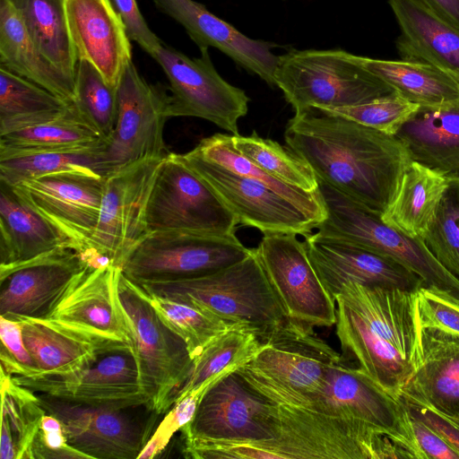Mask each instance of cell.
<instances>
[{
	"label": "cell",
	"mask_w": 459,
	"mask_h": 459,
	"mask_svg": "<svg viewBox=\"0 0 459 459\" xmlns=\"http://www.w3.org/2000/svg\"><path fill=\"white\" fill-rule=\"evenodd\" d=\"M284 139L317 178L380 217L411 162L394 136L318 108L296 113Z\"/></svg>",
	"instance_id": "6da1fadb"
},
{
	"label": "cell",
	"mask_w": 459,
	"mask_h": 459,
	"mask_svg": "<svg viewBox=\"0 0 459 459\" xmlns=\"http://www.w3.org/2000/svg\"><path fill=\"white\" fill-rule=\"evenodd\" d=\"M264 459H420L408 444L358 420L275 405Z\"/></svg>",
	"instance_id": "7a4b0ae2"
},
{
	"label": "cell",
	"mask_w": 459,
	"mask_h": 459,
	"mask_svg": "<svg viewBox=\"0 0 459 459\" xmlns=\"http://www.w3.org/2000/svg\"><path fill=\"white\" fill-rule=\"evenodd\" d=\"M137 285L147 293L189 305L231 325L249 327L261 335L290 320L271 287L255 248L245 259L205 276Z\"/></svg>",
	"instance_id": "3957f363"
},
{
	"label": "cell",
	"mask_w": 459,
	"mask_h": 459,
	"mask_svg": "<svg viewBox=\"0 0 459 459\" xmlns=\"http://www.w3.org/2000/svg\"><path fill=\"white\" fill-rule=\"evenodd\" d=\"M342 359L313 326L290 320L269 333L265 346L236 371L270 403L309 408L329 368Z\"/></svg>",
	"instance_id": "277c9868"
},
{
	"label": "cell",
	"mask_w": 459,
	"mask_h": 459,
	"mask_svg": "<svg viewBox=\"0 0 459 459\" xmlns=\"http://www.w3.org/2000/svg\"><path fill=\"white\" fill-rule=\"evenodd\" d=\"M274 79L295 114L363 104L394 92L356 55L342 49L290 50L279 56Z\"/></svg>",
	"instance_id": "5b68a950"
},
{
	"label": "cell",
	"mask_w": 459,
	"mask_h": 459,
	"mask_svg": "<svg viewBox=\"0 0 459 459\" xmlns=\"http://www.w3.org/2000/svg\"><path fill=\"white\" fill-rule=\"evenodd\" d=\"M317 184L325 211L324 221L316 228L317 233L393 258L415 273L424 285L459 298V280L437 262L421 238L408 237L385 224L380 216L319 178Z\"/></svg>",
	"instance_id": "8992f818"
},
{
	"label": "cell",
	"mask_w": 459,
	"mask_h": 459,
	"mask_svg": "<svg viewBox=\"0 0 459 459\" xmlns=\"http://www.w3.org/2000/svg\"><path fill=\"white\" fill-rule=\"evenodd\" d=\"M117 295L143 388L152 409L162 414L169 395L186 378L193 359L183 339L160 319L146 292L121 269Z\"/></svg>",
	"instance_id": "52a82bcc"
},
{
	"label": "cell",
	"mask_w": 459,
	"mask_h": 459,
	"mask_svg": "<svg viewBox=\"0 0 459 459\" xmlns=\"http://www.w3.org/2000/svg\"><path fill=\"white\" fill-rule=\"evenodd\" d=\"M251 251L236 235L155 231L134 247L121 270L136 284L188 280L229 267Z\"/></svg>",
	"instance_id": "ba28073f"
},
{
	"label": "cell",
	"mask_w": 459,
	"mask_h": 459,
	"mask_svg": "<svg viewBox=\"0 0 459 459\" xmlns=\"http://www.w3.org/2000/svg\"><path fill=\"white\" fill-rule=\"evenodd\" d=\"M237 217L186 163L169 152L162 160L149 198L148 233L184 231L212 236L235 235Z\"/></svg>",
	"instance_id": "9c48e42d"
},
{
	"label": "cell",
	"mask_w": 459,
	"mask_h": 459,
	"mask_svg": "<svg viewBox=\"0 0 459 459\" xmlns=\"http://www.w3.org/2000/svg\"><path fill=\"white\" fill-rule=\"evenodd\" d=\"M38 395L61 421L68 444L86 458L137 459L160 415L147 404L116 408Z\"/></svg>",
	"instance_id": "30bf717a"
},
{
	"label": "cell",
	"mask_w": 459,
	"mask_h": 459,
	"mask_svg": "<svg viewBox=\"0 0 459 459\" xmlns=\"http://www.w3.org/2000/svg\"><path fill=\"white\" fill-rule=\"evenodd\" d=\"M208 50L190 57L162 42L152 56L169 82V116L203 118L239 134L238 121L247 115L249 98L220 75Z\"/></svg>",
	"instance_id": "8fae6325"
},
{
	"label": "cell",
	"mask_w": 459,
	"mask_h": 459,
	"mask_svg": "<svg viewBox=\"0 0 459 459\" xmlns=\"http://www.w3.org/2000/svg\"><path fill=\"white\" fill-rule=\"evenodd\" d=\"M164 158L140 160L106 177L98 223L81 256H105L122 267L130 251L148 234L149 198Z\"/></svg>",
	"instance_id": "7c38bea8"
},
{
	"label": "cell",
	"mask_w": 459,
	"mask_h": 459,
	"mask_svg": "<svg viewBox=\"0 0 459 459\" xmlns=\"http://www.w3.org/2000/svg\"><path fill=\"white\" fill-rule=\"evenodd\" d=\"M117 95V123L103 156L107 177L137 160L164 158L169 153L163 139L169 118V95L149 84L132 60L121 72Z\"/></svg>",
	"instance_id": "4fadbf2b"
},
{
	"label": "cell",
	"mask_w": 459,
	"mask_h": 459,
	"mask_svg": "<svg viewBox=\"0 0 459 459\" xmlns=\"http://www.w3.org/2000/svg\"><path fill=\"white\" fill-rule=\"evenodd\" d=\"M287 316L313 327L336 323V303L322 284L304 241L289 232L264 233L255 248Z\"/></svg>",
	"instance_id": "5bb4252c"
},
{
	"label": "cell",
	"mask_w": 459,
	"mask_h": 459,
	"mask_svg": "<svg viewBox=\"0 0 459 459\" xmlns=\"http://www.w3.org/2000/svg\"><path fill=\"white\" fill-rule=\"evenodd\" d=\"M275 404L234 371L210 385L193 420L180 430L184 440L210 443L267 441L273 437Z\"/></svg>",
	"instance_id": "9a60e30c"
},
{
	"label": "cell",
	"mask_w": 459,
	"mask_h": 459,
	"mask_svg": "<svg viewBox=\"0 0 459 459\" xmlns=\"http://www.w3.org/2000/svg\"><path fill=\"white\" fill-rule=\"evenodd\" d=\"M200 177L237 217L238 224L263 233L289 232L307 236L318 220L267 186L237 174L190 151L182 154Z\"/></svg>",
	"instance_id": "2e32d148"
},
{
	"label": "cell",
	"mask_w": 459,
	"mask_h": 459,
	"mask_svg": "<svg viewBox=\"0 0 459 459\" xmlns=\"http://www.w3.org/2000/svg\"><path fill=\"white\" fill-rule=\"evenodd\" d=\"M106 178L62 172L25 179L15 193L83 253L98 223Z\"/></svg>",
	"instance_id": "e0dca14e"
},
{
	"label": "cell",
	"mask_w": 459,
	"mask_h": 459,
	"mask_svg": "<svg viewBox=\"0 0 459 459\" xmlns=\"http://www.w3.org/2000/svg\"><path fill=\"white\" fill-rule=\"evenodd\" d=\"M19 385L57 399L116 408L147 404L133 349L102 354L90 366L64 376H12Z\"/></svg>",
	"instance_id": "ac0fdd59"
},
{
	"label": "cell",
	"mask_w": 459,
	"mask_h": 459,
	"mask_svg": "<svg viewBox=\"0 0 459 459\" xmlns=\"http://www.w3.org/2000/svg\"><path fill=\"white\" fill-rule=\"evenodd\" d=\"M307 409L365 422L405 442L422 459L401 398L384 389L359 367L343 363L342 359L329 368L313 404Z\"/></svg>",
	"instance_id": "d6986e66"
},
{
	"label": "cell",
	"mask_w": 459,
	"mask_h": 459,
	"mask_svg": "<svg viewBox=\"0 0 459 459\" xmlns=\"http://www.w3.org/2000/svg\"><path fill=\"white\" fill-rule=\"evenodd\" d=\"M89 269L70 247L0 267V316L48 317Z\"/></svg>",
	"instance_id": "ffe728a7"
},
{
	"label": "cell",
	"mask_w": 459,
	"mask_h": 459,
	"mask_svg": "<svg viewBox=\"0 0 459 459\" xmlns=\"http://www.w3.org/2000/svg\"><path fill=\"white\" fill-rule=\"evenodd\" d=\"M304 243L314 269L333 299L347 282L409 291L424 285L415 273L396 260L353 243L316 231L305 236Z\"/></svg>",
	"instance_id": "44dd1931"
},
{
	"label": "cell",
	"mask_w": 459,
	"mask_h": 459,
	"mask_svg": "<svg viewBox=\"0 0 459 459\" xmlns=\"http://www.w3.org/2000/svg\"><path fill=\"white\" fill-rule=\"evenodd\" d=\"M12 318L22 325L24 344L36 368L30 377L73 374L104 353L132 349L130 343L75 324L50 317Z\"/></svg>",
	"instance_id": "7402d4cb"
},
{
	"label": "cell",
	"mask_w": 459,
	"mask_h": 459,
	"mask_svg": "<svg viewBox=\"0 0 459 459\" xmlns=\"http://www.w3.org/2000/svg\"><path fill=\"white\" fill-rule=\"evenodd\" d=\"M156 7L179 23L200 50L214 48L238 65L275 86L279 56L275 44L253 39L194 0H153Z\"/></svg>",
	"instance_id": "603a6c76"
},
{
	"label": "cell",
	"mask_w": 459,
	"mask_h": 459,
	"mask_svg": "<svg viewBox=\"0 0 459 459\" xmlns=\"http://www.w3.org/2000/svg\"><path fill=\"white\" fill-rule=\"evenodd\" d=\"M65 10L77 59L90 62L117 87L125 65L132 60V48L112 1L65 0Z\"/></svg>",
	"instance_id": "cb8c5ba5"
},
{
	"label": "cell",
	"mask_w": 459,
	"mask_h": 459,
	"mask_svg": "<svg viewBox=\"0 0 459 459\" xmlns=\"http://www.w3.org/2000/svg\"><path fill=\"white\" fill-rule=\"evenodd\" d=\"M399 397L459 422V335L418 325L413 371Z\"/></svg>",
	"instance_id": "d4e9b609"
},
{
	"label": "cell",
	"mask_w": 459,
	"mask_h": 459,
	"mask_svg": "<svg viewBox=\"0 0 459 459\" xmlns=\"http://www.w3.org/2000/svg\"><path fill=\"white\" fill-rule=\"evenodd\" d=\"M415 297L416 291L347 282L335 299L342 300L413 365L418 348Z\"/></svg>",
	"instance_id": "484cf974"
},
{
	"label": "cell",
	"mask_w": 459,
	"mask_h": 459,
	"mask_svg": "<svg viewBox=\"0 0 459 459\" xmlns=\"http://www.w3.org/2000/svg\"><path fill=\"white\" fill-rule=\"evenodd\" d=\"M401 34V59L435 65L459 79V30L420 0H387Z\"/></svg>",
	"instance_id": "4316f807"
},
{
	"label": "cell",
	"mask_w": 459,
	"mask_h": 459,
	"mask_svg": "<svg viewBox=\"0 0 459 459\" xmlns=\"http://www.w3.org/2000/svg\"><path fill=\"white\" fill-rule=\"evenodd\" d=\"M120 267L89 269L48 316L131 343L117 295Z\"/></svg>",
	"instance_id": "83f0119b"
},
{
	"label": "cell",
	"mask_w": 459,
	"mask_h": 459,
	"mask_svg": "<svg viewBox=\"0 0 459 459\" xmlns=\"http://www.w3.org/2000/svg\"><path fill=\"white\" fill-rule=\"evenodd\" d=\"M394 137L411 161L459 179V100L444 108L420 107Z\"/></svg>",
	"instance_id": "f1b7e54d"
},
{
	"label": "cell",
	"mask_w": 459,
	"mask_h": 459,
	"mask_svg": "<svg viewBox=\"0 0 459 459\" xmlns=\"http://www.w3.org/2000/svg\"><path fill=\"white\" fill-rule=\"evenodd\" d=\"M336 303V335L343 351L353 355L359 368L384 389L399 397L413 365L388 342L376 334L342 300Z\"/></svg>",
	"instance_id": "f546056e"
},
{
	"label": "cell",
	"mask_w": 459,
	"mask_h": 459,
	"mask_svg": "<svg viewBox=\"0 0 459 459\" xmlns=\"http://www.w3.org/2000/svg\"><path fill=\"white\" fill-rule=\"evenodd\" d=\"M61 247L66 238L0 182V267L17 265Z\"/></svg>",
	"instance_id": "4dcf8cb0"
},
{
	"label": "cell",
	"mask_w": 459,
	"mask_h": 459,
	"mask_svg": "<svg viewBox=\"0 0 459 459\" xmlns=\"http://www.w3.org/2000/svg\"><path fill=\"white\" fill-rule=\"evenodd\" d=\"M0 66L67 102L74 100V79L40 51L7 0H0Z\"/></svg>",
	"instance_id": "1f68e13d"
},
{
	"label": "cell",
	"mask_w": 459,
	"mask_h": 459,
	"mask_svg": "<svg viewBox=\"0 0 459 459\" xmlns=\"http://www.w3.org/2000/svg\"><path fill=\"white\" fill-rule=\"evenodd\" d=\"M368 71L406 100L425 108H444L459 100V79L427 63L356 56Z\"/></svg>",
	"instance_id": "d6a6232c"
},
{
	"label": "cell",
	"mask_w": 459,
	"mask_h": 459,
	"mask_svg": "<svg viewBox=\"0 0 459 459\" xmlns=\"http://www.w3.org/2000/svg\"><path fill=\"white\" fill-rule=\"evenodd\" d=\"M451 180L411 161L381 220L403 234L421 238L431 224Z\"/></svg>",
	"instance_id": "836d02e7"
},
{
	"label": "cell",
	"mask_w": 459,
	"mask_h": 459,
	"mask_svg": "<svg viewBox=\"0 0 459 459\" xmlns=\"http://www.w3.org/2000/svg\"><path fill=\"white\" fill-rule=\"evenodd\" d=\"M265 344L266 335H261L249 327L238 325L225 331L193 360L186 378L168 398L166 411L189 392L202 385H212L238 370Z\"/></svg>",
	"instance_id": "e575fe53"
},
{
	"label": "cell",
	"mask_w": 459,
	"mask_h": 459,
	"mask_svg": "<svg viewBox=\"0 0 459 459\" xmlns=\"http://www.w3.org/2000/svg\"><path fill=\"white\" fill-rule=\"evenodd\" d=\"M105 147L106 142L62 149H0V182L13 186L25 179L62 172L106 178Z\"/></svg>",
	"instance_id": "d590c367"
},
{
	"label": "cell",
	"mask_w": 459,
	"mask_h": 459,
	"mask_svg": "<svg viewBox=\"0 0 459 459\" xmlns=\"http://www.w3.org/2000/svg\"><path fill=\"white\" fill-rule=\"evenodd\" d=\"M40 51L74 79L77 56L71 40L65 0H7Z\"/></svg>",
	"instance_id": "8d00e7d4"
},
{
	"label": "cell",
	"mask_w": 459,
	"mask_h": 459,
	"mask_svg": "<svg viewBox=\"0 0 459 459\" xmlns=\"http://www.w3.org/2000/svg\"><path fill=\"white\" fill-rule=\"evenodd\" d=\"M1 459H32L31 449L46 413L39 395L1 370Z\"/></svg>",
	"instance_id": "74e56055"
},
{
	"label": "cell",
	"mask_w": 459,
	"mask_h": 459,
	"mask_svg": "<svg viewBox=\"0 0 459 459\" xmlns=\"http://www.w3.org/2000/svg\"><path fill=\"white\" fill-rule=\"evenodd\" d=\"M70 104L0 66V135L52 120Z\"/></svg>",
	"instance_id": "f35d334b"
},
{
	"label": "cell",
	"mask_w": 459,
	"mask_h": 459,
	"mask_svg": "<svg viewBox=\"0 0 459 459\" xmlns=\"http://www.w3.org/2000/svg\"><path fill=\"white\" fill-rule=\"evenodd\" d=\"M193 152L205 160L267 186L320 222L324 221L325 211L317 189L307 192L271 176L234 148L230 134H215L204 138Z\"/></svg>",
	"instance_id": "ab89813d"
},
{
	"label": "cell",
	"mask_w": 459,
	"mask_h": 459,
	"mask_svg": "<svg viewBox=\"0 0 459 459\" xmlns=\"http://www.w3.org/2000/svg\"><path fill=\"white\" fill-rule=\"evenodd\" d=\"M106 142L75 105L56 118L0 135V149L46 150L89 146Z\"/></svg>",
	"instance_id": "60d3db41"
},
{
	"label": "cell",
	"mask_w": 459,
	"mask_h": 459,
	"mask_svg": "<svg viewBox=\"0 0 459 459\" xmlns=\"http://www.w3.org/2000/svg\"><path fill=\"white\" fill-rule=\"evenodd\" d=\"M234 148L265 172L280 181L307 191L317 189V178L311 167L289 147L259 136L230 134Z\"/></svg>",
	"instance_id": "b9f144b4"
},
{
	"label": "cell",
	"mask_w": 459,
	"mask_h": 459,
	"mask_svg": "<svg viewBox=\"0 0 459 459\" xmlns=\"http://www.w3.org/2000/svg\"><path fill=\"white\" fill-rule=\"evenodd\" d=\"M74 104L107 142L117 123V87L110 85L93 65L83 59L77 62Z\"/></svg>",
	"instance_id": "7bdbcfd3"
},
{
	"label": "cell",
	"mask_w": 459,
	"mask_h": 459,
	"mask_svg": "<svg viewBox=\"0 0 459 459\" xmlns=\"http://www.w3.org/2000/svg\"><path fill=\"white\" fill-rule=\"evenodd\" d=\"M146 294L160 319L183 339L193 360L220 334L238 326L189 305Z\"/></svg>",
	"instance_id": "ee69618b"
},
{
	"label": "cell",
	"mask_w": 459,
	"mask_h": 459,
	"mask_svg": "<svg viewBox=\"0 0 459 459\" xmlns=\"http://www.w3.org/2000/svg\"><path fill=\"white\" fill-rule=\"evenodd\" d=\"M421 240L437 262L459 280V179L450 181Z\"/></svg>",
	"instance_id": "f6af8a7d"
},
{
	"label": "cell",
	"mask_w": 459,
	"mask_h": 459,
	"mask_svg": "<svg viewBox=\"0 0 459 459\" xmlns=\"http://www.w3.org/2000/svg\"><path fill=\"white\" fill-rule=\"evenodd\" d=\"M318 108L394 136L420 106L394 91L363 104Z\"/></svg>",
	"instance_id": "bcb514c9"
},
{
	"label": "cell",
	"mask_w": 459,
	"mask_h": 459,
	"mask_svg": "<svg viewBox=\"0 0 459 459\" xmlns=\"http://www.w3.org/2000/svg\"><path fill=\"white\" fill-rule=\"evenodd\" d=\"M417 324L459 335V298L444 290L423 285L416 291Z\"/></svg>",
	"instance_id": "7dc6e473"
},
{
	"label": "cell",
	"mask_w": 459,
	"mask_h": 459,
	"mask_svg": "<svg viewBox=\"0 0 459 459\" xmlns=\"http://www.w3.org/2000/svg\"><path fill=\"white\" fill-rule=\"evenodd\" d=\"M31 456L32 459L86 458L68 444L61 421L47 412L32 445Z\"/></svg>",
	"instance_id": "c3c4849f"
},
{
	"label": "cell",
	"mask_w": 459,
	"mask_h": 459,
	"mask_svg": "<svg viewBox=\"0 0 459 459\" xmlns=\"http://www.w3.org/2000/svg\"><path fill=\"white\" fill-rule=\"evenodd\" d=\"M119 13L131 40L135 41L152 57L162 44L142 15L136 0H111Z\"/></svg>",
	"instance_id": "681fc988"
},
{
	"label": "cell",
	"mask_w": 459,
	"mask_h": 459,
	"mask_svg": "<svg viewBox=\"0 0 459 459\" xmlns=\"http://www.w3.org/2000/svg\"><path fill=\"white\" fill-rule=\"evenodd\" d=\"M410 416L436 431L459 454V422L416 402L400 397Z\"/></svg>",
	"instance_id": "f907efd6"
},
{
	"label": "cell",
	"mask_w": 459,
	"mask_h": 459,
	"mask_svg": "<svg viewBox=\"0 0 459 459\" xmlns=\"http://www.w3.org/2000/svg\"><path fill=\"white\" fill-rule=\"evenodd\" d=\"M209 386L202 385L175 403L159 425L157 431L170 440L175 432L180 430L193 420L201 397Z\"/></svg>",
	"instance_id": "816d5d0a"
},
{
	"label": "cell",
	"mask_w": 459,
	"mask_h": 459,
	"mask_svg": "<svg viewBox=\"0 0 459 459\" xmlns=\"http://www.w3.org/2000/svg\"><path fill=\"white\" fill-rule=\"evenodd\" d=\"M410 422L422 459H459V454L428 425L411 416Z\"/></svg>",
	"instance_id": "f5cc1de1"
},
{
	"label": "cell",
	"mask_w": 459,
	"mask_h": 459,
	"mask_svg": "<svg viewBox=\"0 0 459 459\" xmlns=\"http://www.w3.org/2000/svg\"><path fill=\"white\" fill-rule=\"evenodd\" d=\"M436 14L459 30V0H420Z\"/></svg>",
	"instance_id": "db71d44e"
}]
</instances>
